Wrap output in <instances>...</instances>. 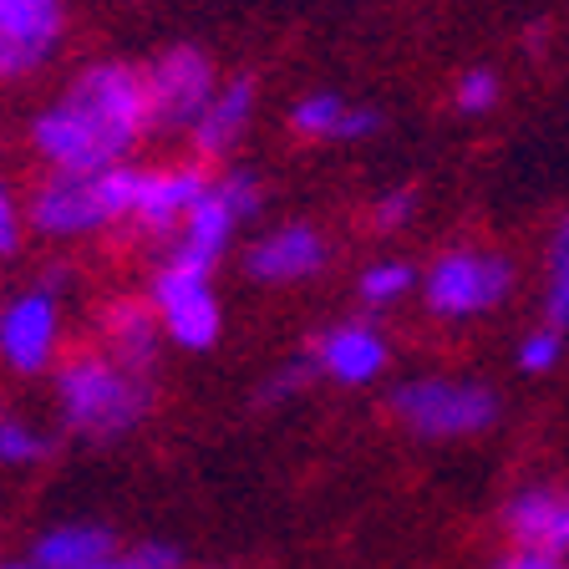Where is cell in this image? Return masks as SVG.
Masks as SVG:
<instances>
[{"label": "cell", "mask_w": 569, "mask_h": 569, "mask_svg": "<svg viewBox=\"0 0 569 569\" xmlns=\"http://www.w3.org/2000/svg\"><path fill=\"white\" fill-rule=\"evenodd\" d=\"M148 310L158 316L163 341L183 346V351H209L219 341V331H224V310H219V296H213V270L183 260V254H168L158 264Z\"/></svg>", "instance_id": "6"}, {"label": "cell", "mask_w": 569, "mask_h": 569, "mask_svg": "<svg viewBox=\"0 0 569 569\" xmlns=\"http://www.w3.org/2000/svg\"><path fill=\"white\" fill-rule=\"evenodd\" d=\"M391 417L427 442L478 438L498 422V397L483 381H452V377H412L391 391Z\"/></svg>", "instance_id": "4"}, {"label": "cell", "mask_w": 569, "mask_h": 569, "mask_svg": "<svg viewBox=\"0 0 569 569\" xmlns=\"http://www.w3.org/2000/svg\"><path fill=\"white\" fill-rule=\"evenodd\" d=\"M51 458V438L26 417H0V468H36Z\"/></svg>", "instance_id": "20"}, {"label": "cell", "mask_w": 569, "mask_h": 569, "mask_svg": "<svg viewBox=\"0 0 569 569\" xmlns=\"http://www.w3.org/2000/svg\"><path fill=\"white\" fill-rule=\"evenodd\" d=\"M412 290H417V270L407 260H377L361 270V300H367L371 310L397 306V300H407Z\"/></svg>", "instance_id": "19"}, {"label": "cell", "mask_w": 569, "mask_h": 569, "mask_svg": "<svg viewBox=\"0 0 569 569\" xmlns=\"http://www.w3.org/2000/svg\"><path fill=\"white\" fill-rule=\"evenodd\" d=\"M138 163L97 168V173H47L26 199V229L47 239H87L107 234L132 219L138 199Z\"/></svg>", "instance_id": "3"}, {"label": "cell", "mask_w": 569, "mask_h": 569, "mask_svg": "<svg viewBox=\"0 0 569 569\" xmlns=\"http://www.w3.org/2000/svg\"><path fill=\"white\" fill-rule=\"evenodd\" d=\"M26 239V203L16 199V189L0 178V260H11Z\"/></svg>", "instance_id": "24"}, {"label": "cell", "mask_w": 569, "mask_h": 569, "mask_svg": "<svg viewBox=\"0 0 569 569\" xmlns=\"http://www.w3.org/2000/svg\"><path fill=\"white\" fill-rule=\"evenodd\" d=\"M417 219V189H391L377 199V209H371V224H377V234H397V229H407Z\"/></svg>", "instance_id": "23"}, {"label": "cell", "mask_w": 569, "mask_h": 569, "mask_svg": "<svg viewBox=\"0 0 569 569\" xmlns=\"http://www.w3.org/2000/svg\"><path fill=\"white\" fill-rule=\"evenodd\" d=\"M153 407V377L128 371L107 351H77L57 367V412L87 442H118Z\"/></svg>", "instance_id": "2"}, {"label": "cell", "mask_w": 569, "mask_h": 569, "mask_svg": "<svg viewBox=\"0 0 569 569\" xmlns=\"http://www.w3.org/2000/svg\"><path fill=\"white\" fill-rule=\"evenodd\" d=\"M391 361V346L377 326L367 320H346V326H331V331L316 341V356H310V367L320 377H331L336 387H367L387 371Z\"/></svg>", "instance_id": "12"}, {"label": "cell", "mask_w": 569, "mask_h": 569, "mask_svg": "<svg viewBox=\"0 0 569 569\" xmlns=\"http://www.w3.org/2000/svg\"><path fill=\"white\" fill-rule=\"evenodd\" d=\"M148 87L132 61H92L31 118V153L47 173L118 168L148 138Z\"/></svg>", "instance_id": "1"}, {"label": "cell", "mask_w": 569, "mask_h": 569, "mask_svg": "<svg viewBox=\"0 0 569 569\" xmlns=\"http://www.w3.org/2000/svg\"><path fill=\"white\" fill-rule=\"evenodd\" d=\"M118 565L122 569H178V565H183V555H178L173 545H158V539H153V545H138L128 559H118Z\"/></svg>", "instance_id": "26"}, {"label": "cell", "mask_w": 569, "mask_h": 569, "mask_svg": "<svg viewBox=\"0 0 569 569\" xmlns=\"http://www.w3.org/2000/svg\"><path fill=\"white\" fill-rule=\"evenodd\" d=\"M310 371H316V367H310V361H290V367H284L280 377H270V381H264V387H260V402H264V407H274V402H280V397H290V391H300V387H306V381H310Z\"/></svg>", "instance_id": "25"}, {"label": "cell", "mask_w": 569, "mask_h": 569, "mask_svg": "<svg viewBox=\"0 0 569 569\" xmlns=\"http://www.w3.org/2000/svg\"><path fill=\"white\" fill-rule=\"evenodd\" d=\"M371 132H381V112H377V107H346L336 142H356V138H371Z\"/></svg>", "instance_id": "27"}, {"label": "cell", "mask_w": 569, "mask_h": 569, "mask_svg": "<svg viewBox=\"0 0 569 569\" xmlns=\"http://www.w3.org/2000/svg\"><path fill=\"white\" fill-rule=\"evenodd\" d=\"M326 260H331V249L316 224H280L244 249V274L260 284H300L316 280Z\"/></svg>", "instance_id": "11"}, {"label": "cell", "mask_w": 569, "mask_h": 569, "mask_svg": "<svg viewBox=\"0 0 569 569\" xmlns=\"http://www.w3.org/2000/svg\"><path fill=\"white\" fill-rule=\"evenodd\" d=\"M107 559H118V539L107 523H57L36 539L31 549V565L36 569H92V565H107Z\"/></svg>", "instance_id": "16"}, {"label": "cell", "mask_w": 569, "mask_h": 569, "mask_svg": "<svg viewBox=\"0 0 569 569\" xmlns=\"http://www.w3.org/2000/svg\"><path fill=\"white\" fill-rule=\"evenodd\" d=\"M559 356H565V331H555V326H533V331L519 341L523 371H555Z\"/></svg>", "instance_id": "22"}, {"label": "cell", "mask_w": 569, "mask_h": 569, "mask_svg": "<svg viewBox=\"0 0 569 569\" xmlns=\"http://www.w3.org/2000/svg\"><path fill=\"white\" fill-rule=\"evenodd\" d=\"M0 569H36L31 559H0Z\"/></svg>", "instance_id": "29"}, {"label": "cell", "mask_w": 569, "mask_h": 569, "mask_svg": "<svg viewBox=\"0 0 569 569\" xmlns=\"http://www.w3.org/2000/svg\"><path fill=\"white\" fill-rule=\"evenodd\" d=\"M148 87V128L153 132H189L209 97L219 92V71L203 47H168L153 67L142 71Z\"/></svg>", "instance_id": "7"}, {"label": "cell", "mask_w": 569, "mask_h": 569, "mask_svg": "<svg viewBox=\"0 0 569 569\" xmlns=\"http://www.w3.org/2000/svg\"><path fill=\"white\" fill-rule=\"evenodd\" d=\"M493 569H569L565 559H549V555H533V549H513V555H503Z\"/></svg>", "instance_id": "28"}, {"label": "cell", "mask_w": 569, "mask_h": 569, "mask_svg": "<svg viewBox=\"0 0 569 569\" xmlns=\"http://www.w3.org/2000/svg\"><path fill=\"white\" fill-rule=\"evenodd\" d=\"M422 306L442 320H473L488 316L509 300L513 290V260L498 249H473V244H452L438 260L427 264L422 280Z\"/></svg>", "instance_id": "5"}, {"label": "cell", "mask_w": 569, "mask_h": 569, "mask_svg": "<svg viewBox=\"0 0 569 569\" xmlns=\"http://www.w3.org/2000/svg\"><path fill=\"white\" fill-rule=\"evenodd\" d=\"M341 118H346V102L336 92H306L290 107V132L306 142H336Z\"/></svg>", "instance_id": "18"}, {"label": "cell", "mask_w": 569, "mask_h": 569, "mask_svg": "<svg viewBox=\"0 0 569 569\" xmlns=\"http://www.w3.org/2000/svg\"><path fill=\"white\" fill-rule=\"evenodd\" d=\"M545 326L569 331V213L549 234V270H545Z\"/></svg>", "instance_id": "17"}, {"label": "cell", "mask_w": 569, "mask_h": 569, "mask_svg": "<svg viewBox=\"0 0 569 569\" xmlns=\"http://www.w3.org/2000/svg\"><path fill=\"white\" fill-rule=\"evenodd\" d=\"M498 97H503V82H498V71H488V67H468L458 77V87H452V107H458L462 118H483V112H493Z\"/></svg>", "instance_id": "21"}, {"label": "cell", "mask_w": 569, "mask_h": 569, "mask_svg": "<svg viewBox=\"0 0 569 569\" xmlns=\"http://www.w3.org/2000/svg\"><path fill=\"white\" fill-rule=\"evenodd\" d=\"M92 569H122V565H118V559H107V565H92Z\"/></svg>", "instance_id": "30"}, {"label": "cell", "mask_w": 569, "mask_h": 569, "mask_svg": "<svg viewBox=\"0 0 569 569\" xmlns=\"http://www.w3.org/2000/svg\"><path fill=\"white\" fill-rule=\"evenodd\" d=\"M209 168L203 163H173V168H142L138 199H132V219L142 234H173L189 209L209 193Z\"/></svg>", "instance_id": "10"}, {"label": "cell", "mask_w": 569, "mask_h": 569, "mask_svg": "<svg viewBox=\"0 0 569 569\" xmlns=\"http://www.w3.org/2000/svg\"><path fill=\"white\" fill-rule=\"evenodd\" d=\"M67 0H0V82H21L57 57Z\"/></svg>", "instance_id": "9"}, {"label": "cell", "mask_w": 569, "mask_h": 569, "mask_svg": "<svg viewBox=\"0 0 569 569\" xmlns=\"http://www.w3.org/2000/svg\"><path fill=\"white\" fill-rule=\"evenodd\" d=\"M61 351V300L57 290L36 284L21 290L16 300L0 306V361L21 377H41L51 371Z\"/></svg>", "instance_id": "8"}, {"label": "cell", "mask_w": 569, "mask_h": 569, "mask_svg": "<svg viewBox=\"0 0 569 569\" xmlns=\"http://www.w3.org/2000/svg\"><path fill=\"white\" fill-rule=\"evenodd\" d=\"M254 77H229V82H219V92L209 97V107L199 112V122L189 128L193 138V158L199 163H219V158H229L239 148V138L249 132V122H254Z\"/></svg>", "instance_id": "14"}, {"label": "cell", "mask_w": 569, "mask_h": 569, "mask_svg": "<svg viewBox=\"0 0 569 569\" xmlns=\"http://www.w3.org/2000/svg\"><path fill=\"white\" fill-rule=\"evenodd\" d=\"M102 351L112 361H122L128 371H142L153 377L158 367V346H163V331H158V316L148 310V300H112L102 310Z\"/></svg>", "instance_id": "15"}, {"label": "cell", "mask_w": 569, "mask_h": 569, "mask_svg": "<svg viewBox=\"0 0 569 569\" xmlns=\"http://www.w3.org/2000/svg\"><path fill=\"white\" fill-rule=\"evenodd\" d=\"M503 529H509L513 549H533V555L569 565V493H559V488L513 493L509 509H503Z\"/></svg>", "instance_id": "13"}]
</instances>
